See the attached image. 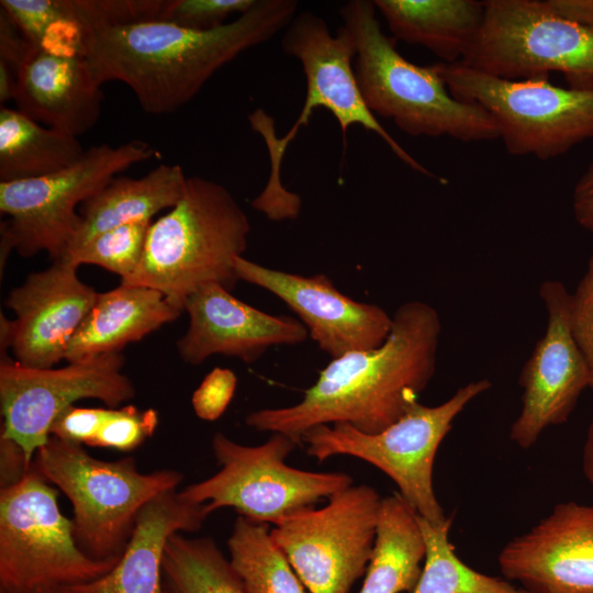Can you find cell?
I'll use <instances>...</instances> for the list:
<instances>
[{"label":"cell","instance_id":"obj_1","mask_svg":"<svg viewBox=\"0 0 593 593\" xmlns=\"http://www.w3.org/2000/svg\"><path fill=\"white\" fill-rule=\"evenodd\" d=\"M440 333L439 314L430 304L405 302L380 347L332 359L298 403L253 411L245 424L281 433L298 445L320 425L347 423L366 434L379 433L418 402L436 369Z\"/></svg>","mask_w":593,"mask_h":593},{"label":"cell","instance_id":"obj_2","mask_svg":"<svg viewBox=\"0 0 593 593\" xmlns=\"http://www.w3.org/2000/svg\"><path fill=\"white\" fill-rule=\"evenodd\" d=\"M294 0H257L232 22L206 31L147 20L88 31L85 56L102 86L121 81L149 114H169L191 101L223 66L284 30Z\"/></svg>","mask_w":593,"mask_h":593},{"label":"cell","instance_id":"obj_3","mask_svg":"<svg viewBox=\"0 0 593 593\" xmlns=\"http://www.w3.org/2000/svg\"><path fill=\"white\" fill-rule=\"evenodd\" d=\"M249 233L246 212L224 186L190 177L179 202L152 222L137 270L120 283L155 289L183 313L188 298L205 284L234 289V260L245 253Z\"/></svg>","mask_w":593,"mask_h":593},{"label":"cell","instance_id":"obj_4","mask_svg":"<svg viewBox=\"0 0 593 593\" xmlns=\"http://www.w3.org/2000/svg\"><path fill=\"white\" fill-rule=\"evenodd\" d=\"M370 0H351L339 10L356 53L354 71L372 114L392 120L411 136H449L461 142L499 138L493 118L480 105L451 96L436 64L415 65L381 30Z\"/></svg>","mask_w":593,"mask_h":593},{"label":"cell","instance_id":"obj_5","mask_svg":"<svg viewBox=\"0 0 593 593\" xmlns=\"http://www.w3.org/2000/svg\"><path fill=\"white\" fill-rule=\"evenodd\" d=\"M32 466L68 497L76 542L99 561H119L143 506L183 479L170 469L144 473L132 457L99 460L82 445L55 436L36 451Z\"/></svg>","mask_w":593,"mask_h":593},{"label":"cell","instance_id":"obj_6","mask_svg":"<svg viewBox=\"0 0 593 593\" xmlns=\"http://www.w3.org/2000/svg\"><path fill=\"white\" fill-rule=\"evenodd\" d=\"M157 152L147 142L132 139L89 147L75 164L49 175L0 182L1 271L9 254L32 257L46 251L61 260L79 230L80 205L111 179Z\"/></svg>","mask_w":593,"mask_h":593},{"label":"cell","instance_id":"obj_7","mask_svg":"<svg viewBox=\"0 0 593 593\" xmlns=\"http://www.w3.org/2000/svg\"><path fill=\"white\" fill-rule=\"evenodd\" d=\"M492 387L488 379L460 387L436 406L416 402L395 423L376 434L362 433L347 423L320 425L305 432L301 444L322 462L334 456L361 459L385 473L418 516L441 525L446 516L433 486L436 452L454 419L477 396Z\"/></svg>","mask_w":593,"mask_h":593},{"label":"cell","instance_id":"obj_8","mask_svg":"<svg viewBox=\"0 0 593 593\" xmlns=\"http://www.w3.org/2000/svg\"><path fill=\"white\" fill-rule=\"evenodd\" d=\"M436 67L454 98L493 118L510 155L547 160L593 138V90L558 87L548 77L502 79L461 61Z\"/></svg>","mask_w":593,"mask_h":593},{"label":"cell","instance_id":"obj_9","mask_svg":"<svg viewBox=\"0 0 593 593\" xmlns=\"http://www.w3.org/2000/svg\"><path fill=\"white\" fill-rule=\"evenodd\" d=\"M296 446L281 433H272L264 444L247 446L217 432L212 451L220 470L180 493L191 502L205 504L209 514L230 507L250 521L275 526L353 484L345 472L290 467L286 459Z\"/></svg>","mask_w":593,"mask_h":593},{"label":"cell","instance_id":"obj_10","mask_svg":"<svg viewBox=\"0 0 593 593\" xmlns=\"http://www.w3.org/2000/svg\"><path fill=\"white\" fill-rule=\"evenodd\" d=\"M58 491L31 465L0 492V592L32 593L44 586H75L99 579L118 561L85 555L63 515Z\"/></svg>","mask_w":593,"mask_h":593},{"label":"cell","instance_id":"obj_11","mask_svg":"<svg viewBox=\"0 0 593 593\" xmlns=\"http://www.w3.org/2000/svg\"><path fill=\"white\" fill-rule=\"evenodd\" d=\"M461 63L493 77L523 80L561 72L570 88L593 90V29L539 0H486Z\"/></svg>","mask_w":593,"mask_h":593},{"label":"cell","instance_id":"obj_12","mask_svg":"<svg viewBox=\"0 0 593 593\" xmlns=\"http://www.w3.org/2000/svg\"><path fill=\"white\" fill-rule=\"evenodd\" d=\"M282 51L296 58L306 80L305 103L292 128L280 139L261 134L270 154L271 172L262 193L280 199L287 190L280 184V165L287 146L302 125H306L313 111L325 108L337 120L343 137L349 127L359 124L376 133L393 154L413 170L435 177L411 156L379 123L367 108L360 93L355 71V44L340 26L333 35L322 18L311 11L296 13L284 29Z\"/></svg>","mask_w":593,"mask_h":593},{"label":"cell","instance_id":"obj_13","mask_svg":"<svg viewBox=\"0 0 593 593\" xmlns=\"http://www.w3.org/2000/svg\"><path fill=\"white\" fill-rule=\"evenodd\" d=\"M382 497L367 484L350 485L325 506L302 510L270 529L310 593H349L372 557Z\"/></svg>","mask_w":593,"mask_h":593},{"label":"cell","instance_id":"obj_14","mask_svg":"<svg viewBox=\"0 0 593 593\" xmlns=\"http://www.w3.org/2000/svg\"><path fill=\"white\" fill-rule=\"evenodd\" d=\"M113 353L68 362L63 368H27L8 356L0 362L1 438L14 443L31 467L54 421L75 402L96 399L108 407L131 401L136 390Z\"/></svg>","mask_w":593,"mask_h":593},{"label":"cell","instance_id":"obj_15","mask_svg":"<svg viewBox=\"0 0 593 593\" xmlns=\"http://www.w3.org/2000/svg\"><path fill=\"white\" fill-rule=\"evenodd\" d=\"M539 295L547 328L522 369V409L508 435L523 449L530 448L547 427L566 423L590 388L589 369L569 325L570 293L562 282L546 280Z\"/></svg>","mask_w":593,"mask_h":593},{"label":"cell","instance_id":"obj_16","mask_svg":"<svg viewBox=\"0 0 593 593\" xmlns=\"http://www.w3.org/2000/svg\"><path fill=\"white\" fill-rule=\"evenodd\" d=\"M78 267L57 260L32 272L11 290L4 305L15 314H1V353L27 368H54L93 306L98 292L80 280Z\"/></svg>","mask_w":593,"mask_h":593},{"label":"cell","instance_id":"obj_17","mask_svg":"<svg viewBox=\"0 0 593 593\" xmlns=\"http://www.w3.org/2000/svg\"><path fill=\"white\" fill-rule=\"evenodd\" d=\"M234 268L239 280L267 290L295 312L309 336L332 359L378 348L390 334L392 316L385 310L353 300L324 273L301 276L265 267L244 256L235 258Z\"/></svg>","mask_w":593,"mask_h":593},{"label":"cell","instance_id":"obj_18","mask_svg":"<svg viewBox=\"0 0 593 593\" xmlns=\"http://www.w3.org/2000/svg\"><path fill=\"white\" fill-rule=\"evenodd\" d=\"M499 567L528 593H593V505L568 501L500 551Z\"/></svg>","mask_w":593,"mask_h":593},{"label":"cell","instance_id":"obj_19","mask_svg":"<svg viewBox=\"0 0 593 593\" xmlns=\"http://www.w3.org/2000/svg\"><path fill=\"white\" fill-rule=\"evenodd\" d=\"M184 312L189 324L176 347L179 357L191 366L201 365L212 355L253 363L272 346L299 345L309 337L301 321L260 311L216 283L192 293Z\"/></svg>","mask_w":593,"mask_h":593},{"label":"cell","instance_id":"obj_20","mask_svg":"<svg viewBox=\"0 0 593 593\" xmlns=\"http://www.w3.org/2000/svg\"><path fill=\"white\" fill-rule=\"evenodd\" d=\"M103 93L85 55L36 46L16 71V109L42 125L74 136L92 128Z\"/></svg>","mask_w":593,"mask_h":593},{"label":"cell","instance_id":"obj_21","mask_svg":"<svg viewBox=\"0 0 593 593\" xmlns=\"http://www.w3.org/2000/svg\"><path fill=\"white\" fill-rule=\"evenodd\" d=\"M210 514L205 504L166 491L143 506L120 560L99 579L69 586L74 593H164L163 558L168 539L176 533L198 532Z\"/></svg>","mask_w":593,"mask_h":593},{"label":"cell","instance_id":"obj_22","mask_svg":"<svg viewBox=\"0 0 593 593\" xmlns=\"http://www.w3.org/2000/svg\"><path fill=\"white\" fill-rule=\"evenodd\" d=\"M182 312L152 288L120 283L98 293L90 312L69 342L67 362L121 353L161 326L175 322Z\"/></svg>","mask_w":593,"mask_h":593},{"label":"cell","instance_id":"obj_23","mask_svg":"<svg viewBox=\"0 0 593 593\" xmlns=\"http://www.w3.org/2000/svg\"><path fill=\"white\" fill-rule=\"evenodd\" d=\"M187 179L178 164H160L141 178L114 177L80 205V226L65 258L99 234L174 208Z\"/></svg>","mask_w":593,"mask_h":593},{"label":"cell","instance_id":"obj_24","mask_svg":"<svg viewBox=\"0 0 593 593\" xmlns=\"http://www.w3.org/2000/svg\"><path fill=\"white\" fill-rule=\"evenodd\" d=\"M395 38L421 45L443 63L461 61L484 15L477 0H374Z\"/></svg>","mask_w":593,"mask_h":593},{"label":"cell","instance_id":"obj_25","mask_svg":"<svg viewBox=\"0 0 593 593\" xmlns=\"http://www.w3.org/2000/svg\"><path fill=\"white\" fill-rule=\"evenodd\" d=\"M424 558L417 513L399 492L382 497L376 544L359 593H411Z\"/></svg>","mask_w":593,"mask_h":593},{"label":"cell","instance_id":"obj_26","mask_svg":"<svg viewBox=\"0 0 593 593\" xmlns=\"http://www.w3.org/2000/svg\"><path fill=\"white\" fill-rule=\"evenodd\" d=\"M77 136L43 126L18 109H0V182L43 177L81 158Z\"/></svg>","mask_w":593,"mask_h":593},{"label":"cell","instance_id":"obj_27","mask_svg":"<svg viewBox=\"0 0 593 593\" xmlns=\"http://www.w3.org/2000/svg\"><path fill=\"white\" fill-rule=\"evenodd\" d=\"M155 409L70 406L54 421L51 436L82 446L132 451L150 438L158 426Z\"/></svg>","mask_w":593,"mask_h":593},{"label":"cell","instance_id":"obj_28","mask_svg":"<svg viewBox=\"0 0 593 593\" xmlns=\"http://www.w3.org/2000/svg\"><path fill=\"white\" fill-rule=\"evenodd\" d=\"M230 563L246 593H305L268 524L238 515L227 539Z\"/></svg>","mask_w":593,"mask_h":593},{"label":"cell","instance_id":"obj_29","mask_svg":"<svg viewBox=\"0 0 593 593\" xmlns=\"http://www.w3.org/2000/svg\"><path fill=\"white\" fill-rule=\"evenodd\" d=\"M161 585L164 593H246L213 538L184 533L174 534L166 544Z\"/></svg>","mask_w":593,"mask_h":593},{"label":"cell","instance_id":"obj_30","mask_svg":"<svg viewBox=\"0 0 593 593\" xmlns=\"http://www.w3.org/2000/svg\"><path fill=\"white\" fill-rule=\"evenodd\" d=\"M425 541V558L411 593H528L506 580L490 577L467 566L449 540L452 517L434 525L418 516Z\"/></svg>","mask_w":593,"mask_h":593},{"label":"cell","instance_id":"obj_31","mask_svg":"<svg viewBox=\"0 0 593 593\" xmlns=\"http://www.w3.org/2000/svg\"><path fill=\"white\" fill-rule=\"evenodd\" d=\"M152 222V220L134 221L109 230L63 260L76 267L99 266L120 276L121 282H125L141 264Z\"/></svg>","mask_w":593,"mask_h":593},{"label":"cell","instance_id":"obj_32","mask_svg":"<svg viewBox=\"0 0 593 593\" xmlns=\"http://www.w3.org/2000/svg\"><path fill=\"white\" fill-rule=\"evenodd\" d=\"M0 9L35 46H41L55 24L75 21L81 25L76 0H1Z\"/></svg>","mask_w":593,"mask_h":593},{"label":"cell","instance_id":"obj_33","mask_svg":"<svg viewBox=\"0 0 593 593\" xmlns=\"http://www.w3.org/2000/svg\"><path fill=\"white\" fill-rule=\"evenodd\" d=\"M257 0H168L158 20L182 27L206 31L226 24L227 18L250 10Z\"/></svg>","mask_w":593,"mask_h":593},{"label":"cell","instance_id":"obj_34","mask_svg":"<svg viewBox=\"0 0 593 593\" xmlns=\"http://www.w3.org/2000/svg\"><path fill=\"white\" fill-rule=\"evenodd\" d=\"M569 325L588 366L590 388L593 389V254L588 261L585 273L570 294Z\"/></svg>","mask_w":593,"mask_h":593},{"label":"cell","instance_id":"obj_35","mask_svg":"<svg viewBox=\"0 0 593 593\" xmlns=\"http://www.w3.org/2000/svg\"><path fill=\"white\" fill-rule=\"evenodd\" d=\"M236 385L237 378L231 369H212L192 394L191 404L195 415L208 422L219 419L234 398Z\"/></svg>","mask_w":593,"mask_h":593},{"label":"cell","instance_id":"obj_36","mask_svg":"<svg viewBox=\"0 0 593 593\" xmlns=\"http://www.w3.org/2000/svg\"><path fill=\"white\" fill-rule=\"evenodd\" d=\"M35 47L0 9V63L7 65L16 76L18 69Z\"/></svg>","mask_w":593,"mask_h":593},{"label":"cell","instance_id":"obj_37","mask_svg":"<svg viewBox=\"0 0 593 593\" xmlns=\"http://www.w3.org/2000/svg\"><path fill=\"white\" fill-rule=\"evenodd\" d=\"M572 209L578 224L593 233V161L574 187Z\"/></svg>","mask_w":593,"mask_h":593},{"label":"cell","instance_id":"obj_38","mask_svg":"<svg viewBox=\"0 0 593 593\" xmlns=\"http://www.w3.org/2000/svg\"><path fill=\"white\" fill-rule=\"evenodd\" d=\"M572 21L593 29V0H573L568 7Z\"/></svg>","mask_w":593,"mask_h":593},{"label":"cell","instance_id":"obj_39","mask_svg":"<svg viewBox=\"0 0 593 593\" xmlns=\"http://www.w3.org/2000/svg\"><path fill=\"white\" fill-rule=\"evenodd\" d=\"M582 469L585 478L593 486V418L588 427L583 445Z\"/></svg>","mask_w":593,"mask_h":593},{"label":"cell","instance_id":"obj_40","mask_svg":"<svg viewBox=\"0 0 593 593\" xmlns=\"http://www.w3.org/2000/svg\"><path fill=\"white\" fill-rule=\"evenodd\" d=\"M32 593H74L69 586H44L40 588Z\"/></svg>","mask_w":593,"mask_h":593}]
</instances>
